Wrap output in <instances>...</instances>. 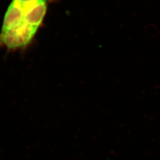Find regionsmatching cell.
<instances>
[{"mask_svg": "<svg viewBox=\"0 0 160 160\" xmlns=\"http://www.w3.org/2000/svg\"><path fill=\"white\" fill-rule=\"evenodd\" d=\"M48 0H12L0 33V46L15 51L28 46L46 14Z\"/></svg>", "mask_w": 160, "mask_h": 160, "instance_id": "1", "label": "cell"}]
</instances>
